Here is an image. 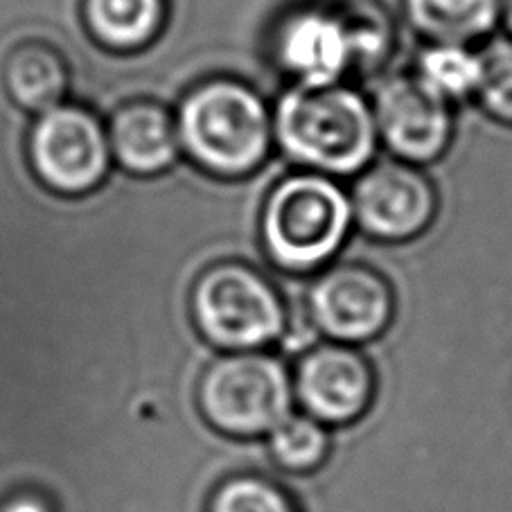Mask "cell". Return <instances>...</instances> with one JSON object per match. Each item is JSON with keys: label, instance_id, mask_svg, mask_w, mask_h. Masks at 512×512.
I'll return each mask as SVG.
<instances>
[{"label": "cell", "instance_id": "cell-1", "mask_svg": "<svg viewBox=\"0 0 512 512\" xmlns=\"http://www.w3.org/2000/svg\"><path fill=\"white\" fill-rule=\"evenodd\" d=\"M174 122L188 165L213 181L251 179L276 152L271 104L240 77L215 75L190 86Z\"/></svg>", "mask_w": 512, "mask_h": 512}, {"label": "cell", "instance_id": "cell-2", "mask_svg": "<svg viewBox=\"0 0 512 512\" xmlns=\"http://www.w3.org/2000/svg\"><path fill=\"white\" fill-rule=\"evenodd\" d=\"M271 109L276 152L296 170L350 181L377 158L373 107L357 86L289 84Z\"/></svg>", "mask_w": 512, "mask_h": 512}, {"label": "cell", "instance_id": "cell-3", "mask_svg": "<svg viewBox=\"0 0 512 512\" xmlns=\"http://www.w3.org/2000/svg\"><path fill=\"white\" fill-rule=\"evenodd\" d=\"M355 233L350 190L330 176L294 170L271 185L258 215V242L273 269L314 276L337 262Z\"/></svg>", "mask_w": 512, "mask_h": 512}, {"label": "cell", "instance_id": "cell-4", "mask_svg": "<svg viewBox=\"0 0 512 512\" xmlns=\"http://www.w3.org/2000/svg\"><path fill=\"white\" fill-rule=\"evenodd\" d=\"M188 314L199 337L224 352L264 350L289 328L276 282L244 260L203 267L188 289Z\"/></svg>", "mask_w": 512, "mask_h": 512}, {"label": "cell", "instance_id": "cell-5", "mask_svg": "<svg viewBox=\"0 0 512 512\" xmlns=\"http://www.w3.org/2000/svg\"><path fill=\"white\" fill-rule=\"evenodd\" d=\"M294 377L264 350L224 352L197 384V406L210 429L231 438L269 436L294 406Z\"/></svg>", "mask_w": 512, "mask_h": 512}, {"label": "cell", "instance_id": "cell-6", "mask_svg": "<svg viewBox=\"0 0 512 512\" xmlns=\"http://www.w3.org/2000/svg\"><path fill=\"white\" fill-rule=\"evenodd\" d=\"M355 231L377 244H406L434 226L440 192L425 167L375 158L350 185Z\"/></svg>", "mask_w": 512, "mask_h": 512}, {"label": "cell", "instance_id": "cell-7", "mask_svg": "<svg viewBox=\"0 0 512 512\" xmlns=\"http://www.w3.org/2000/svg\"><path fill=\"white\" fill-rule=\"evenodd\" d=\"M28 161L43 188L59 197H84L109 179V136L93 111L59 104L32 125Z\"/></svg>", "mask_w": 512, "mask_h": 512}, {"label": "cell", "instance_id": "cell-8", "mask_svg": "<svg viewBox=\"0 0 512 512\" xmlns=\"http://www.w3.org/2000/svg\"><path fill=\"white\" fill-rule=\"evenodd\" d=\"M395 289L382 271L364 262H332L314 273L305 312L325 341L361 346L375 341L395 319Z\"/></svg>", "mask_w": 512, "mask_h": 512}, {"label": "cell", "instance_id": "cell-9", "mask_svg": "<svg viewBox=\"0 0 512 512\" xmlns=\"http://www.w3.org/2000/svg\"><path fill=\"white\" fill-rule=\"evenodd\" d=\"M373 107L379 147L397 161L427 167L445 158L456 136V107L411 73H393L377 82Z\"/></svg>", "mask_w": 512, "mask_h": 512}, {"label": "cell", "instance_id": "cell-10", "mask_svg": "<svg viewBox=\"0 0 512 512\" xmlns=\"http://www.w3.org/2000/svg\"><path fill=\"white\" fill-rule=\"evenodd\" d=\"M269 55L294 86L348 82L355 55L343 3H303L280 14L269 34Z\"/></svg>", "mask_w": 512, "mask_h": 512}, {"label": "cell", "instance_id": "cell-11", "mask_svg": "<svg viewBox=\"0 0 512 512\" xmlns=\"http://www.w3.org/2000/svg\"><path fill=\"white\" fill-rule=\"evenodd\" d=\"M294 397L303 413L341 427L359 420L375 395V373L355 346L325 341L305 352L294 370Z\"/></svg>", "mask_w": 512, "mask_h": 512}, {"label": "cell", "instance_id": "cell-12", "mask_svg": "<svg viewBox=\"0 0 512 512\" xmlns=\"http://www.w3.org/2000/svg\"><path fill=\"white\" fill-rule=\"evenodd\" d=\"M109 145L120 170L138 179L167 174L181 163L176 122L161 102L138 100L113 113Z\"/></svg>", "mask_w": 512, "mask_h": 512}, {"label": "cell", "instance_id": "cell-13", "mask_svg": "<svg viewBox=\"0 0 512 512\" xmlns=\"http://www.w3.org/2000/svg\"><path fill=\"white\" fill-rule=\"evenodd\" d=\"M0 79L14 107L28 113H46L64 100L68 66L57 48L32 39L5 52Z\"/></svg>", "mask_w": 512, "mask_h": 512}, {"label": "cell", "instance_id": "cell-14", "mask_svg": "<svg viewBox=\"0 0 512 512\" xmlns=\"http://www.w3.org/2000/svg\"><path fill=\"white\" fill-rule=\"evenodd\" d=\"M88 34L109 52H143L161 39L170 0H82Z\"/></svg>", "mask_w": 512, "mask_h": 512}, {"label": "cell", "instance_id": "cell-15", "mask_svg": "<svg viewBox=\"0 0 512 512\" xmlns=\"http://www.w3.org/2000/svg\"><path fill=\"white\" fill-rule=\"evenodd\" d=\"M409 28L425 43L476 46L499 28L501 0H400Z\"/></svg>", "mask_w": 512, "mask_h": 512}, {"label": "cell", "instance_id": "cell-16", "mask_svg": "<svg viewBox=\"0 0 512 512\" xmlns=\"http://www.w3.org/2000/svg\"><path fill=\"white\" fill-rule=\"evenodd\" d=\"M422 84L458 107L474 100L481 79V52L461 43H425L411 70Z\"/></svg>", "mask_w": 512, "mask_h": 512}, {"label": "cell", "instance_id": "cell-17", "mask_svg": "<svg viewBox=\"0 0 512 512\" xmlns=\"http://www.w3.org/2000/svg\"><path fill=\"white\" fill-rule=\"evenodd\" d=\"M355 75L370 77L382 70L395 52L397 30L393 16L377 0H346Z\"/></svg>", "mask_w": 512, "mask_h": 512}, {"label": "cell", "instance_id": "cell-18", "mask_svg": "<svg viewBox=\"0 0 512 512\" xmlns=\"http://www.w3.org/2000/svg\"><path fill=\"white\" fill-rule=\"evenodd\" d=\"M269 456L287 472H314L330 454L332 438L323 422L307 413H289L267 436Z\"/></svg>", "mask_w": 512, "mask_h": 512}, {"label": "cell", "instance_id": "cell-19", "mask_svg": "<svg viewBox=\"0 0 512 512\" xmlns=\"http://www.w3.org/2000/svg\"><path fill=\"white\" fill-rule=\"evenodd\" d=\"M479 52L481 79L472 102L485 118L512 129V39L492 37Z\"/></svg>", "mask_w": 512, "mask_h": 512}, {"label": "cell", "instance_id": "cell-20", "mask_svg": "<svg viewBox=\"0 0 512 512\" xmlns=\"http://www.w3.org/2000/svg\"><path fill=\"white\" fill-rule=\"evenodd\" d=\"M206 512H298L289 494L269 479L233 476L210 494Z\"/></svg>", "mask_w": 512, "mask_h": 512}, {"label": "cell", "instance_id": "cell-21", "mask_svg": "<svg viewBox=\"0 0 512 512\" xmlns=\"http://www.w3.org/2000/svg\"><path fill=\"white\" fill-rule=\"evenodd\" d=\"M0 512H57V508L46 494L37 490H21L0 503Z\"/></svg>", "mask_w": 512, "mask_h": 512}, {"label": "cell", "instance_id": "cell-22", "mask_svg": "<svg viewBox=\"0 0 512 512\" xmlns=\"http://www.w3.org/2000/svg\"><path fill=\"white\" fill-rule=\"evenodd\" d=\"M499 28H503V32H506V37L512 39V0H501Z\"/></svg>", "mask_w": 512, "mask_h": 512}]
</instances>
